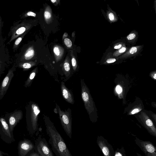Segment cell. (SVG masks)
I'll return each mask as SVG.
<instances>
[{"label": "cell", "mask_w": 156, "mask_h": 156, "mask_svg": "<svg viewBox=\"0 0 156 156\" xmlns=\"http://www.w3.org/2000/svg\"><path fill=\"white\" fill-rule=\"evenodd\" d=\"M46 131L49 137V142L57 156H72L62 137L49 117L43 115Z\"/></svg>", "instance_id": "obj_1"}, {"label": "cell", "mask_w": 156, "mask_h": 156, "mask_svg": "<svg viewBox=\"0 0 156 156\" xmlns=\"http://www.w3.org/2000/svg\"><path fill=\"white\" fill-rule=\"evenodd\" d=\"M26 109L27 129L30 134H34L38 129V121L41 109L38 105L33 101L29 102Z\"/></svg>", "instance_id": "obj_2"}, {"label": "cell", "mask_w": 156, "mask_h": 156, "mask_svg": "<svg viewBox=\"0 0 156 156\" xmlns=\"http://www.w3.org/2000/svg\"><path fill=\"white\" fill-rule=\"evenodd\" d=\"M54 112L58 115L63 128L67 135L71 139L72 119L71 109L69 108L67 110L63 111L61 110L59 106L56 103Z\"/></svg>", "instance_id": "obj_3"}, {"label": "cell", "mask_w": 156, "mask_h": 156, "mask_svg": "<svg viewBox=\"0 0 156 156\" xmlns=\"http://www.w3.org/2000/svg\"><path fill=\"white\" fill-rule=\"evenodd\" d=\"M0 137L7 144H11L15 141L13 133L10 131L8 124L3 117H0Z\"/></svg>", "instance_id": "obj_4"}, {"label": "cell", "mask_w": 156, "mask_h": 156, "mask_svg": "<svg viewBox=\"0 0 156 156\" xmlns=\"http://www.w3.org/2000/svg\"><path fill=\"white\" fill-rule=\"evenodd\" d=\"M136 143L146 156H156V148L154 144L149 141H144L136 139Z\"/></svg>", "instance_id": "obj_5"}, {"label": "cell", "mask_w": 156, "mask_h": 156, "mask_svg": "<svg viewBox=\"0 0 156 156\" xmlns=\"http://www.w3.org/2000/svg\"><path fill=\"white\" fill-rule=\"evenodd\" d=\"M14 65L10 69L2 81L0 86V100L2 99L6 93L11 80L14 76V71L15 68Z\"/></svg>", "instance_id": "obj_6"}, {"label": "cell", "mask_w": 156, "mask_h": 156, "mask_svg": "<svg viewBox=\"0 0 156 156\" xmlns=\"http://www.w3.org/2000/svg\"><path fill=\"white\" fill-rule=\"evenodd\" d=\"M36 149L41 156H54L45 140L40 138L37 141Z\"/></svg>", "instance_id": "obj_7"}, {"label": "cell", "mask_w": 156, "mask_h": 156, "mask_svg": "<svg viewBox=\"0 0 156 156\" xmlns=\"http://www.w3.org/2000/svg\"><path fill=\"white\" fill-rule=\"evenodd\" d=\"M34 147L33 144L30 140L24 139L20 141L18 145L19 156H26Z\"/></svg>", "instance_id": "obj_8"}, {"label": "cell", "mask_w": 156, "mask_h": 156, "mask_svg": "<svg viewBox=\"0 0 156 156\" xmlns=\"http://www.w3.org/2000/svg\"><path fill=\"white\" fill-rule=\"evenodd\" d=\"M23 113L20 110H16L12 113L8 118V125L11 132L13 133L14 128L23 118Z\"/></svg>", "instance_id": "obj_9"}, {"label": "cell", "mask_w": 156, "mask_h": 156, "mask_svg": "<svg viewBox=\"0 0 156 156\" xmlns=\"http://www.w3.org/2000/svg\"><path fill=\"white\" fill-rule=\"evenodd\" d=\"M60 87L62 96L64 99L68 103L73 104L75 101L72 92L66 87L63 81L61 82Z\"/></svg>", "instance_id": "obj_10"}, {"label": "cell", "mask_w": 156, "mask_h": 156, "mask_svg": "<svg viewBox=\"0 0 156 156\" xmlns=\"http://www.w3.org/2000/svg\"><path fill=\"white\" fill-rule=\"evenodd\" d=\"M97 143L104 156H112L109 147L103 138L98 137Z\"/></svg>", "instance_id": "obj_11"}, {"label": "cell", "mask_w": 156, "mask_h": 156, "mask_svg": "<svg viewBox=\"0 0 156 156\" xmlns=\"http://www.w3.org/2000/svg\"><path fill=\"white\" fill-rule=\"evenodd\" d=\"M37 73V70L36 68L32 70L30 73L27 80L25 81L24 87H30Z\"/></svg>", "instance_id": "obj_12"}, {"label": "cell", "mask_w": 156, "mask_h": 156, "mask_svg": "<svg viewBox=\"0 0 156 156\" xmlns=\"http://www.w3.org/2000/svg\"><path fill=\"white\" fill-rule=\"evenodd\" d=\"M17 66L19 68L23 69L24 70L29 69L34 66V63L28 62H23L16 64Z\"/></svg>", "instance_id": "obj_13"}, {"label": "cell", "mask_w": 156, "mask_h": 156, "mask_svg": "<svg viewBox=\"0 0 156 156\" xmlns=\"http://www.w3.org/2000/svg\"><path fill=\"white\" fill-rule=\"evenodd\" d=\"M23 36L24 34L18 37L14 43L12 48L14 51H15V50L17 49L18 47L19 46L22 40L23 37Z\"/></svg>", "instance_id": "obj_14"}, {"label": "cell", "mask_w": 156, "mask_h": 156, "mask_svg": "<svg viewBox=\"0 0 156 156\" xmlns=\"http://www.w3.org/2000/svg\"><path fill=\"white\" fill-rule=\"evenodd\" d=\"M65 45L68 47H70L72 45V42L71 40L68 38H66L64 40Z\"/></svg>", "instance_id": "obj_15"}, {"label": "cell", "mask_w": 156, "mask_h": 156, "mask_svg": "<svg viewBox=\"0 0 156 156\" xmlns=\"http://www.w3.org/2000/svg\"><path fill=\"white\" fill-rule=\"evenodd\" d=\"M2 22L0 15V44L2 42L3 39L2 36Z\"/></svg>", "instance_id": "obj_16"}, {"label": "cell", "mask_w": 156, "mask_h": 156, "mask_svg": "<svg viewBox=\"0 0 156 156\" xmlns=\"http://www.w3.org/2000/svg\"><path fill=\"white\" fill-rule=\"evenodd\" d=\"M72 66L73 67V70L75 71L76 69L77 64L76 60L74 58H73L71 60Z\"/></svg>", "instance_id": "obj_17"}, {"label": "cell", "mask_w": 156, "mask_h": 156, "mask_svg": "<svg viewBox=\"0 0 156 156\" xmlns=\"http://www.w3.org/2000/svg\"><path fill=\"white\" fill-rule=\"evenodd\" d=\"M136 35L134 34H129L127 37V38L129 40H131L135 38Z\"/></svg>", "instance_id": "obj_18"}, {"label": "cell", "mask_w": 156, "mask_h": 156, "mask_svg": "<svg viewBox=\"0 0 156 156\" xmlns=\"http://www.w3.org/2000/svg\"><path fill=\"white\" fill-rule=\"evenodd\" d=\"M44 16L45 18L48 19L51 17V14L48 12L45 11L44 13Z\"/></svg>", "instance_id": "obj_19"}, {"label": "cell", "mask_w": 156, "mask_h": 156, "mask_svg": "<svg viewBox=\"0 0 156 156\" xmlns=\"http://www.w3.org/2000/svg\"><path fill=\"white\" fill-rule=\"evenodd\" d=\"M137 51V49L136 47H133L129 50V52L131 54H133L136 53Z\"/></svg>", "instance_id": "obj_20"}, {"label": "cell", "mask_w": 156, "mask_h": 156, "mask_svg": "<svg viewBox=\"0 0 156 156\" xmlns=\"http://www.w3.org/2000/svg\"><path fill=\"white\" fill-rule=\"evenodd\" d=\"M26 15L28 16H32L34 17H35L36 16V14L34 12H31L29 11L27 13Z\"/></svg>", "instance_id": "obj_21"}, {"label": "cell", "mask_w": 156, "mask_h": 156, "mask_svg": "<svg viewBox=\"0 0 156 156\" xmlns=\"http://www.w3.org/2000/svg\"><path fill=\"white\" fill-rule=\"evenodd\" d=\"M116 90L117 93L119 94L121 92L122 88L119 86L118 85L116 88Z\"/></svg>", "instance_id": "obj_22"}, {"label": "cell", "mask_w": 156, "mask_h": 156, "mask_svg": "<svg viewBox=\"0 0 156 156\" xmlns=\"http://www.w3.org/2000/svg\"><path fill=\"white\" fill-rule=\"evenodd\" d=\"M54 51L56 55H59V50L58 48L55 47L54 49Z\"/></svg>", "instance_id": "obj_23"}, {"label": "cell", "mask_w": 156, "mask_h": 156, "mask_svg": "<svg viewBox=\"0 0 156 156\" xmlns=\"http://www.w3.org/2000/svg\"><path fill=\"white\" fill-rule=\"evenodd\" d=\"M9 154L0 150V156H8Z\"/></svg>", "instance_id": "obj_24"}, {"label": "cell", "mask_w": 156, "mask_h": 156, "mask_svg": "<svg viewBox=\"0 0 156 156\" xmlns=\"http://www.w3.org/2000/svg\"><path fill=\"white\" fill-rule=\"evenodd\" d=\"M116 61V59L115 58H109L107 59L106 62L108 63H113Z\"/></svg>", "instance_id": "obj_25"}, {"label": "cell", "mask_w": 156, "mask_h": 156, "mask_svg": "<svg viewBox=\"0 0 156 156\" xmlns=\"http://www.w3.org/2000/svg\"><path fill=\"white\" fill-rule=\"evenodd\" d=\"M109 17L111 20H113L114 19V16L113 14L112 13H110L109 14Z\"/></svg>", "instance_id": "obj_26"}, {"label": "cell", "mask_w": 156, "mask_h": 156, "mask_svg": "<svg viewBox=\"0 0 156 156\" xmlns=\"http://www.w3.org/2000/svg\"><path fill=\"white\" fill-rule=\"evenodd\" d=\"M30 156H41L38 154L35 153L33 152L31 153L30 155Z\"/></svg>", "instance_id": "obj_27"}, {"label": "cell", "mask_w": 156, "mask_h": 156, "mask_svg": "<svg viewBox=\"0 0 156 156\" xmlns=\"http://www.w3.org/2000/svg\"><path fill=\"white\" fill-rule=\"evenodd\" d=\"M139 111V109H138L136 108L132 111L131 112V113L132 114H133L136 113L137 112Z\"/></svg>", "instance_id": "obj_28"}, {"label": "cell", "mask_w": 156, "mask_h": 156, "mask_svg": "<svg viewBox=\"0 0 156 156\" xmlns=\"http://www.w3.org/2000/svg\"><path fill=\"white\" fill-rule=\"evenodd\" d=\"M126 50V48H122V49L119 50V52L120 53H122L125 52Z\"/></svg>", "instance_id": "obj_29"}, {"label": "cell", "mask_w": 156, "mask_h": 156, "mask_svg": "<svg viewBox=\"0 0 156 156\" xmlns=\"http://www.w3.org/2000/svg\"><path fill=\"white\" fill-rule=\"evenodd\" d=\"M115 156H122L121 153L119 152H116L115 155Z\"/></svg>", "instance_id": "obj_30"}, {"label": "cell", "mask_w": 156, "mask_h": 156, "mask_svg": "<svg viewBox=\"0 0 156 156\" xmlns=\"http://www.w3.org/2000/svg\"><path fill=\"white\" fill-rule=\"evenodd\" d=\"M121 45L119 44L118 45L115 46L114 47V48L116 49H118V48H120L121 47Z\"/></svg>", "instance_id": "obj_31"}, {"label": "cell", "mask_w": 156, "mask_h": 156, "mask_svg": "<svg viewBox=\"0 0 156 156\" xmlns=\"http://www.w3.org/2000/svg\"><path fill=\"white\" fill-rule=\"evenodd\" d=\"M156 74L155 73L154 75V78L155 79H156Z\"/></svg>", "instance_id": "obj_32"}, {"label": "cell", "mask_w": 156, "mask_h": 156, "mask_svg": "<svg viewBox=\"0 0 156 156\" xmlns=\"http://www.w3.org/2000/svg\"><path fill=\"white\" fill-rule=\"evenodd\" d=\"M51 1L53 3H54L55 2H56V0H51Z\"/></svg>", "instance_id": "obj_33"}, {"label": "cell", "mask_w": 156, "mask_h": 156, "mask_svg": "<svg viewBox=\"0 0 156 156\" xmlns=\"http://www.w3.org/2000/svg\"><path fill=\"white\" fill-rule=\"evenodd\" d=\"M136 154L138 156H142L140 154L138 153H137Z\"/></svg>", "instance_id": "obj_34"}, {"label": "cell", "mask_w": 156, "mask_h": 156, "mask_svg": "<svg viewBox=\"0 0 156 156\" xmlns=\"http://www.w3.org/2000/svg\"><path fill=\"white\" fill-rule=\"evenodd\" d=\"M1 67V63L0 62V67Z\"/></svg>", "instance_id": "obj_35"}]
</instances>
